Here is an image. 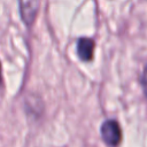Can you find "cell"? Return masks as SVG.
<instances>
[{
  "label": "cell",
  "mask_w": 147,
  "mask_h": 147,
  "mask_svg": "<svg viewBox=\"0 0 147 147\" xmlns=\"http://www.w3.org/2000/svg\"><path fill=\"white\" fill-rule=\"evenodd\" d=\"M141 85L144 88L145 94L147 95V65L145 67L144 71H142V76H141Z\"/></svg>",
  "instance_id": "cell-4"
},
{
  "label": "cell",
  "mask_w": 147,
  "mask_h": 147,
  "mask_svg": "<svg viewBox=\"0 0 147 147\" xmlns=\"http://www.w3.org/2000/svg\"><path fill=\"white\" fill-rule=\"evenodd\" d=\"M94 40L91 38H80L77 42V54L82 61H91L94 54Z\"/></svg>",
  "instance_id": "cell-3"
},
{
  "label": "cell",
  "mask_w": 147,
  "mask_h": 147,
  "mask_svg": "<svg viewBox=\"0 0 147 147\" xmlns=\"http://www.w3.org/2000/svg\"><path fill=\"white\" fill-rule=\"evenodd\" d=\"M101 136L103 141L110 147H117L122 141V130L117 121L107 119L101 125Z\"/></svg>",
  "instance_id": "cell-1"
},
{
  "label": "cell",
  "mask_w": 147,
  "mask_h": 147,
  "mask_svg": "<svg viewBox=\"0 0 147 147\" xmlns=\"http://www.w3.org/2000/svg\"><path fill=\"white\" fill-rule=\"evenodd\" d=\"M18 5L20 14L23 22L28 26L32 25L39 10L40 0H18Z\"/></svg>",
  "instance_id": "cell-2"
},
{
  "label": "cell",
  "mask_w": 147,
  "mask_h": 147,
  "mask_svg": "<svg viewBox=\"0 0 147 147\" xmlns=\"http://www.w3.org/2000/svg\"><path fill=\"white\" fill-rule=\"evenodd\" d=\"M0 78H1V68H0Z\"/></svg>",
  "instance_id": "cell-5"
}]
</instances>
